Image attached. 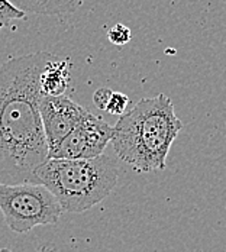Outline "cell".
<instances>
[{
    "label": "cell",
    "mask_w": 226,
    "mask_h": 252,
    "mask_svg": "<svg viewBox=\"0 0 226 252\" xmlns=\"http://www.w3.org/2000/svg\"><path fill=\"white\" fill-rule=\"evenodd\" d=\"M55 54L38 51L0 65V184H35L50 159L39 113V77Z\"/></svg>",
    "instance_id": "cell-1"
},
{
    "label": "cell",
    "mask_w": 226,
    "mask_h": 252,
    "mask_svg": "<svg viewBox=\"0 0 226 252\" xmlns=\"http://www.w3.org/2000/svg\"><path fill=\"white\" fill-rule=\"evenodd\" d=\"M183 129L171 99L161 93L138 101L113 126L116 155L138 173L165 168L173 142Z\"/></svg>",
    "instance_id": "cell-2"
},
{
    "label": "cell",
    "mask_w": 226,
    "mask_h": 252,
    "mask_svg": "<svg viewBox=\"0 0 226 252\" xmlns=\"http://www.w3.org/2000/svg\"><path fill=\"white\" fill-rule=\"evenodd\" d=\"M118 178V161L103 154L93 159H48L36 170L35 184L45 186L63 212L83 213L104 200Z\"/></svg>",
    "instance_id": "cell-3"
},
{
    "label": "cell",
    "mask_w": 226,
    "mask_h": 252,
    "mask_svg": "<svg viewBox=\"0 0 226 252\" xmlns=\"http://www.w3.org/2000/svg\"><path fill=\"white\" fill-rule=\"evenodd\" d=\"M0 212L7 227L26 233L58 222L64 213L54 194L42 184H0Z\"/></svg>",
    "instance_id": "cell-4"
},
{
    "label": "cell",
    "mask_w": 226,
    "mask_h": 252,
    "mask_svg": "<svg viewBox=\"0 0 226 252\" xmlns=\"http://www.w3.org/2000/svg\"><path fill=\"white\" fill-rule=\"evenodd\" d=\"M113 138V126L101 118L87 113L74 130L50 154V159H93L103 155Z\"/></svg>",
    "instance_id": "cell-5"
},
{
    "label": "cell",
    "mask_w": 226,
    "mask_h": 252,
    "mask_svg": "<svg viewBox=\"0 0 226 252\" xmlns=\"http://www.w3.org/2000/svg\"><path fill=\"white\" fill-rule=\"evenodd\" d=\"M39 113L51 154L86 118L89 110L64 94L55 97L44 94L39 103Z\"/></svg>",
    "instance_id": "cell-6"
},
{
    "label": "cell",
    "mask_w": 226,
    "mask_h": 252,
    "mask_svg": "<svg viewBox=\"0 0 226 252\" xmlns=\"http://www.w3.org/2000/svg\"><path fill=\"white\" fill-rule=\"evenodd\" d=\"M70 58L55 55L39 77L41 92L45 96H63L70 84Z\"/></svg>",
    "instance_id": "cell-7"
},
{
    "label": "cell",
    "mask_w": 226,
    "mask_h": 252,
    "mask_svg": "<svg viewBox=\"0 0 226 252\" xmlns=\"http://www.w3.org/2000/svg\"><path fill=\"white\" fill-rule=\"evenodd\" d=\"M26 12L15 6L10 0H0V26L9 25L12 21L25 19Z\"/></svg>",
    "instance_id": "cell-8"
},
{
    "label": "cell",
    "mask_w": 226,
    "mask_h": 252,
    "mask_svg": "<svg viewBox=\"0 0 226 252\" xmlns=\"http://www.w3.org/2000/svg\"><path fill=\"white\" fill-rule=\"evenodd\" d=\"M129 97L124 94V93H119V92H113L112 96H110V100L107 103V107L106 110L112 115H118V116H122L128 112V106H129Z\"/></svg>",
    "instance_id": "cell-9"
},
{
    "label": "cell",
    "mask_w": 226,
    "mask_h": 252,
    "mask_svg": "<svg viewBox=\"0 0 226 252\" xmlns=\"http://www.w3.org/2000/svg\"><path fill=\"white\" fill-rule=\"evenodd\" d=\"M107 38L113 45H125L130 41L132 38V32L128 26L122 25V24H116L112 26L107 32Z\"/></svg>",
    "instance_id": "cell-10"
},
{
    "label": "cell",
    "mask_w": 226,
    "mask_h": 252,
    "mask_svg": "<svg viewBox=\"0 0 226 252\" xmlns=\"http://www.w3.org/2000/svg\"><path fill=\"white\" fill-rule=\"evenodd\" d=\"M81 3H83V0H54L55 16L74 12L77 7L81 6Z\"/></svg>",
    "instance_id": "cell-11"
},
{
    "label": "cell",
    "mask_w": 226,
    "mask_h": 252,
    "mask_svg": "<svg viewBox=\"0 0 226 252\" xmlns=\"http://www.w3.org/2000/svg\"><path fill=\"white\" fill-rule=\"evenodd\" d=\"M112 93H113V92H112L110 89L101 87V89L95 92V94H93V103H95L99 109H101V110H106L107 103L110 100Z\"/></svg>",
    "instance_id": "cell-12"
},
{
    "label": "cell",
    "mask_w": 226,
    "mask_h": 252,
    "mask_svg": "<svg viewBox=\"0 0 226 252\" xmlns=\"http://www.w3.org/2000/svg\"><path fill=\"white\" fill-rule=\"evenodd\" d=\"M0 252H10V251H9V250H6V248H3V250H0ZM39 252H55V251H54V250H51V248H48V247H42Z\"/></svg>",
    "instance_id": "cell-13"
}]
</instances>
